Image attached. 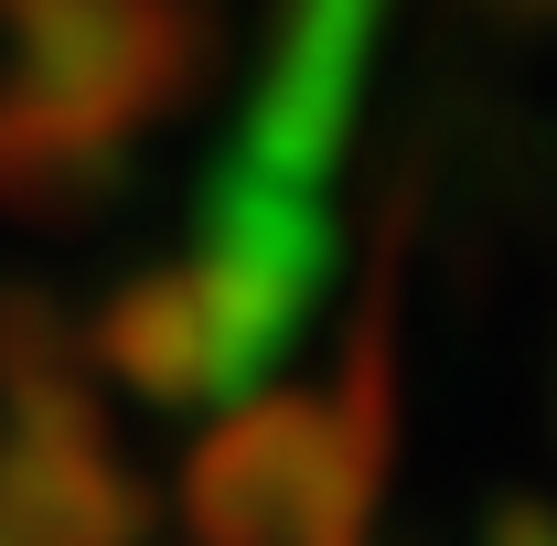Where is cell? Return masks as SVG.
I'll list each match as a JSON object with an SVG mask.
<instances>
[{
    "label": "cell",
    "mask_w": 557,
    "mask_h": 546,
    "mask_svg": "<svg viewBox=\"0 0 557 546\" xmlns=\"http://www.w3.org/2000/svg\"><path fill=\"white\" fill-rule=\"evenodd\" d=\"M386 300L364 311L333 397H247L183 461V525L205 546H364L386 482Z\"/></svg>",
    "instance_id": "6da1fadb"
},
{
    "label": "cell",
    "mask_w": 557,
    "mask_h": 546,
    "mask_svg": "<svg viewBox=\"0 0 557 546\" xmlns=\"http://www.w3.org/2000/svg\"><path fill=\"white\" fill-rule=\"evenodd\" d=\"M0 33H11L0 97L97 150H129L150 119H172L214 54L205 0H11Z\"/></svg>",
    "instance_id": "7a4b0ae2"
},
{
    "label": "cell",
    "mask_w": 557,
    "mask_h": 546,
    "mask_svg": "<svg viewBox=\"0 0 557 546\" xmlns=\"http://www.w3.org/2000/svg\"><path fill=\"white\" fill-rule=\"evenodd\" d=\"M183 269H194V289L214 311L225 397H247L278 353L300 343L322 278H333V214H322V194H289L269 172H247V161H214Z\"/></svg>",
    "instance_id": "3957f363"
},
{
    "label": "cell",
    "mask_w": 557,
    "mask_h": 546,
    "mask_svg": "<svg viewBox=\"0 0 557 546\" xmlns=\"http://www.w3.org/2000/svg\"><path fill=\"white\" fill-rule=\"evenodd\" d=\"M375 22H386V0H278L269 65H258L247 129H236L225 161L269 172L289 194H322L333 161H344V139H354V108H364Z\"/></svg>",
    "instance_id": "277c9868"
},
{
    "label": "cell",
    "mask_w": 557,
    "mask_h": 546,
    "mask_svg": "<svg viewBox=\"0 0 557 546\" xmlns=\"http://www.w3.org/2000/svg\"><path fill=\"white\" fill-rule=\"evenodd\" d=\"M150 493L97 408L0 418V546H139Z\"/></svg>",
    "instance_id": "5b68a950"
},
{
    "label": "cell",
    "mask_w": 557,
    "mask_h": 546,
    "mask_svg": "<svg viewBox=\"0 0 557 546\" xmlns=\"http://www.w3.org/2000/svg\"><path fill=\"white\" fill-rule=\"evenodd\" d=\"M86 364L108 386H129L139 408H225V364H214V311L194 269H139L97 300V333H86Z\"/></svg>",
    "instance_id": "8992f818"
},
{
    "label": "cell",
    "mask_w": 557,
    "mask_h": 546,
    "mask_svg": "<svg viewBox=\"0 0 557 546\" xmlns=\"http://www.w3.org/2000/svg\"><path fill=\"white\" fill-rule=\"evenodd\" d=\"M483 546H557V514L547 504H504V514L483 525Z\"/></svg>",
    "instance_id": "52a82bcc"
},
{
    "label": "cell",
    "mask_w": 557,
    "mask_h": 546,
    "mask_svg": "<svg viewBox=\"0 0 557 546\" xmlns=\"http://www.w3.org/2000/svg\"><path fill=\"white\" fill-rule=\"evenodd\" d=\"M504 11H557V0H504Z\"/></svg>",
    "instance_id": "ba28073f"
},
{
    "label": "cell",
    "mask_w": 557,
    "mask_h": 546,
    "mask_svg": "<svg viewBox=\"0 0 557 546\" xmlns=\"http://www.w3.org/2000/svg\"><path fill=\"white\" fill-rule=\"evenodd\" d=\"M0 11H11V0H0Z\"/></svg>",
    "instance_id": "9c48e42d"
}]
</instances>
